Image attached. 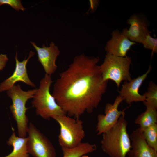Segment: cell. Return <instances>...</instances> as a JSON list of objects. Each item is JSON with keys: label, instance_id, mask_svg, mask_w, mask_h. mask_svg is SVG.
<instances>
[{"label": "cell", "instance_id": "1", "mask_svg": "<svg viewBox=\"0 0 157 157\" xmlns=\"http://www.w3.org/2000/svg\"><path fill=\"white\" fill-rule=\"evenodd\" d=\"M99 60L77 55L56 81L52 94L68 116L80 119L85 113L92 112L101 101L108 81L103 80Z\"/></svg>", "mask_w": 157, "mask_h": 157}, {"label": "cell", "instance_id": "15", "mask_svg": "<svg viewBox=\"0 0 157 157\" xmlns=\"http://www.w3.org/2000/svg\"><path fill=\"white\" fill-rule=\"evenodd\" d=\"M28 138L17 136L13 132L7 141L8 145L13 147V150L8 155L3 157H29L27 148Z\"/></svg>", "mask_w": 157, "mask_h": 157}, {"label": "cell", "instance_id": "11", "mask_svg": "<svg viewBox=\"0 0 157 157\" xmlns=\"http://www.w3.org/2000/svg\"><path fill=\"white\" fill-rule=\"evenodd\" d=\"M151 69V65L146 72L129 81H125L122 87L119 91V96L123 101L128 104H130L133 102H144L146 98L143 94L139 93V90L143 82L146 79Z\"/></svg>", "mask_w": 157, "mask_h": 157}, {"label": "cell", "instance_id": "21", "mask_svg": "<svg viewBox=\"0 0 157 157\" xmlns=\"http://www.w3.org/2000/svg\"><path fill=\"white\" fill-rule=\"evenodd\" d=\"M3 4H7L17 11H24L25 8L22 5L19 0H0V6Z\"/></svg>", "mask_w": 157, "mask_h": 157}, {"label": "cell", "instance_id": "19", "mask_svg": "<svg viewBox=\"0 0 157 157\" xmlns=\"http://www.w3.org/2000/svg\"><path fill=\"white\" fill-rule=\"evenodd\" d=\"M143 95L146 99L143 102L157 109V85L153 82H150L147 91Z\"/></svg>", "mask_w": 157, "mask_h": 157}, {"label": "cell", "instance_id": "14", "mask_svg": "<svg viewBox=\"0 0 157 157\" xmlns=\"http://www.w3.org/2000/svg\"><path fill=\"white\" fill-rule=\"evenodd\" d=\"M127 23L130 25V28L124 29L122 33L130 41L142 44L146 35L150 33L147 21L134 14L127 20Z\"/></svg>", "mask_w": 157, "mask_h": 157}, {"label": "cell", "instance_id": "22", "mask_svg": "<svg viewBox=\"0 0 157 157\" xmlns=\"http://www.w3.org/2000/svg\"><path fill=\"white\" fill-rule=\"evenodd\" d=\"M8 60V59L6 54H0V70L3 69Z\"/></svg>", "mask_w": 157, "mask_h": 157}, {"label": "cell", "instance_id": "2", "mask_svg": "<svg viewBox=\"0 0 157 157\" xmlns=\"http://www.w3.org/2000/svg\"><path fill=\"white\" fill-rule=\"evenodd\" d=\"M125 115L124 113L113 127L102 134L101 149L110 157H126L131 148Z\"/></svg>", "mask_w": 157, "mask_h": 157}, {"label": "cell", "instance_id": "12", "mask_svg": "<svg viewBox=\"0 0 157 157\" xmlns=\"http://www.w3.org/2000/svg\"><path fill=\"white\" fill-rule=\"evenodd\" d=\"M136 43L129 40L122 32L115 30L111 33V39L107 42L105 50L113 55L124 57L131 47Z\"/></svg>", "mask_w": 157, "mask_h": 157}, {"label": "cell", "instance_id": "10", "mask_svg": "<svg viewBox=\"0 0 157 157\" xmlns=\"http://www.w3.org/2000/svg\"><path fill=\"white\" fill-rule=\"evenodd\" d=\"M31 43L37 51L38 60L42 65L46 74L51 76L56 71L57 68L56 62L60 51L57 46L53 42L49 47L44 44L42 47L38 46L35 43Z\"/></svg>", "mask_w": 157, "mask_h": 157}, {"label": "cell", "instance_id": "13", "mask_svg": "<svg viewBox=\"0 0 157 157\" xmlns=\"http://www.w3.org/2000/svg\"><path fill=\"white\" fill-rule=\"evenodd\" d=\"M129 137L131 148L127 154L128 157H157V151L148 145L139 128L133 131Z\"/></svg>", "mask_w": 157, "mask_h": 157}, {"label": "cell", "instance_id": "20", "mask_svg": "<svg viewBox=\"0 0 157 157\" xmlns=\"http://www.w3.org/2000/svg\"><path fill=\"white\" fill-rule=\"evenodd\" d=\"M142 44L145 48L151 50L153 53H157V39L152 37L150 33L146 35Z\"/></svg>", "mask_w": 157, "mask_h": 157}, {"label": "cell", "instance_id": "5", "mask_svg": "<svg viewBox=\"0 0 157 157\" xmlns=\"http://www.w3.org/2000/svg\"><path fill=\"white\" fill-rule=\"evenodd\" d=\"M51 118L60 126L58 141L61 147L72 148L82 143L85 135L82 120L67 115L53 116Z\"/></svg>", "mask_w": 157, "mask_h": 157}, {"label": "cell", "instance_id": "9", "mask_svg": "<svg viewBox=\"0 0 157 157\" xmlns=\"http://www.w3.org/2000/svg\"><path fill=\"white\" fill-rule=\"evenodd\" d=\"M35 54L34 52L30 51L28 57L22 61L18 59L17 52L15 57L16 66L15 70L12 75L0 84V92L7 91L11 88L17 82H23L31 86L35 87V85L29 79L28 76L26 66L30 58Z\"/></svg>", "mask_w": 157, "mask_h": 157}, {"label": "cell", "instance_id": "18", "mask_svg": "<svg viewBox=\"0 0 157 157\" xmlns=\"http://www.w3.org/2000/svg\"><path fill=\"white\" fill-rule=\"evenodd\" d=\"M142 132L148 145L157 151V124L145 128Z\"/></svg>", "mask_w": 157, "mask_h": 157}, {"label": "cell", "instance_id": "23", "mask_svg": "<svg viewBox=\"0 0 157 157\" xmlns=\"http://www.w3.org/2000/svg\"><path fill=\"white\" fill-rule=\"evenodd\" d=\"M81 157H89L88 156L85 155Z\"/></svg>", "mask_w": 157, "mask_h": 157}, {"label": "cell", "instance_id": "4", "mask_svg": "<svg viewBox=\"0 0 157 157\" xmlns=\"http://www.w3.org/2000/svg\"><path fill=\"white\" fill-rule=\"evenodd\" d=\"M37 89L24 91L19 84L14 85L7 91V94L12 100L10 108L13 117L16 121L19 137L25 138L28 132V119L26 112L28 109L26 106L27 101L33 98Z\"/></svg>", "mask_w": 157, "mask_h": 157}, {"label": "cell", "instance_id": "8", "mask_svg": "<svg viewBox=\"0 0 157 157\" xmlns=\"http://www.w3.org/2000/svg\"><path fill=\"white\" fill-rule=\"evenodd\" d=\"M123 101L119 96L116 98L114 103H107L104 108L105 114H99L97 116L96 128L97 135H100L113 127L117 123L119 117L124 113V110H119V106Z\"/></svg>", "mask_w": 157, "mask_h": 157}, {"label": "cell", "instance_id": "3", "mask_svg": "<svg viewBox=\"0 0 157 157\" xmlns=\"http://www.w3.org/2000/svg\"><path fill=\"white\" fill-rule=\"evenodd\" d=\"M53 82L51 76L45 74L40 81L39 88L31 102L36 109V114L45 119H49L53 116L66 115L50 93Z\"/></svg>", "mask_w": 157, "mask_h": 157}, {"label": "cell", "instance_id": "16", "mask_svg": "<svg viewBox=\"0 0 157 157\" xmlns=\"http://www.w3.org/2000/svg\"><path fill=\"white\" fill-rule=\"evenodd\" d=\"M143 103L146 110L138 115L135 121V124L140 126L139 128L142 132L145 128L157 123V109Z\"/></svg>", "mask_w": 157, "mask_h": 157}, {"label": "cell", "instance_id": "7", "mask_svg": "<svg viewBox=\"0 0 157 157\" xmlns=\"http://www.w3.org/2000/svg\"><path fill=\"white\" fill-rule=\"evenodd\" d=\"M29 154L34 157H56L55 149L49 140L31 123L28 126Z\"/></svg>", "mask_w": 157, "mask_h": 157}, {"label": "cell", "instance_id": "17", "mask_svg": "<svg viewBox=\"0 0 157 157\" xmlns=\"http://www.w3.org/2000/svg\"><path fill=\"white\" fill-rule=\"evenodd\" d=\"M61 149L63 157H81L87 154L95 151L97 149V146L95 144L88 142H82L72 148L61 147Z\"/></svg>", "mask_w": 157, "mask_h": 157}, {"label": "cell", "instance_id": "6", "mask_svg": "<svg viewBox=\"0 0 157 157\" xmlns=\"http://www.w3.org/2000/svg\"><path fill=\"white\" fill-rule=\"evenodd\" d=\"M131 63L130 57H122L106 54L102 63L100 65L103 80L114 81L118 87L123 81L132 80L129 69Z\"/></svg>", "mask_w": 157, "mask_h": 157}]
</instances>
